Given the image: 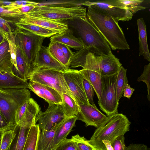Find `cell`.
<instances>
[{
  "label": "cell",
  "mask_w": 150,
  "mask_h": 150,
  "mask_svg": "<svg viewBox=\"0 0 150 150\" xmlns=\"http://www.w3.org/2000/svg\"><path fill=\"white\" fill-rule=\"evenodd\" d=\"M40 130L38 125H32L29 129L23 150H37Z\"/></svg>",
  "instance_id": "30"
},
{
  "label": "cell",
  "mask_w": 150,
  "mask_h": 150,
  "mask_svg": "<svg viewBox=\"0 0 150 150\" xmlns=\"http://www.w3.org/2000/svg\"><path fill=\"white\" fill-rule=\"evenodd\" d=\"M29 84L13 73L0 71V89L29 88Z\"/></svg>",
  "instance_id": "21"
},
{
  "label": "cell",
  "mask_w": 150,
  "mask_h": 150,
  "mask_svg": "<svg viewBox=\"0 0 150 150\" xmlns=\"http://www.w3.org/2000/svg\"><path fill=\"white\" fill-rule=\"evenodd\" d=\"M29 100V99L25 101L16 110L15 115V120L16 124L24 114L28 104Z\"/></svg>",
  "instance_id": "43"
},
{
  "label": "cell",
  "mask_w": 150,
  "mask_h": 150,
  "mask_svg": "<svg viewBox=\"0 0 150 150\" xmlns=\"http://www.w3.org/2000/svg\"><path fill=\"white\" fill-rule=\"evenodd\" d=\"M36 124L35 120L23 116L13 129L15 135L7 150H23L30 128Z\"/></svg>",
  "instance_id": "15"
},
{
  "label": "cell",
  "mask_w": 150,
  "mask_h": 150,
  "mask_svg": "<svg viewBox=\"0 0 150 150\" xmlns=\"http://www.w3.org/2000/svg\"><path fill=\"white\" fill-rule=\"evenodd\" d=\"M71 139L76 143V150H98L89 143L88 140L78 134L72 136Z\"/></svg>",
  "instance_id": "34"
},
{
  "label": "cell",
  "mask_w": 150,
  "mask_h": 150,
  "mask_svg": "<svg viewBox=\"0 0 150 150\" xmlns=\"http://www.w3.org/2000/svg\"><path fill=\"white\" fill-rule=\"evenodd\" d=\"M111 145L113 150H126L127 147L125 144L124 135L117 137Z\"/></svg>",
  "instance_id": "42"
},
{
  "label": "cell",
  "mask_w": 150,
  "mask_h": 150,
  "mask_svg": "<svg viewBox=\"0 0 150 150\" xmlns=\"http://www.w3.org/2000/svg\"><path fill=\"white\" fill-rule=\"evenodd\" d=\"M75 142L72 139L66 138L60 142L54 150H76Z\"/></svg>",
  "instance_id": "40"
},
{
  "label": "cell",
  "mask_w": 150,
  "mask_h": 150,
  "mask_svg": "<svg viewBox=\"0 0 150 150\" xmlns=\"http://www.w3.org/2000/svg\"><path fill=\"white\" fill-rule=\"evenodd\" d=\"M131 122L125 115L118 113L109 116L95 130L88 142L98 150H106L102 141L111 145L118 137L129 131Z\"/></svg>",
  "instance_id": "3"
},
{
  "label": "cell",
  "mask_w": 150,
  "mask_h": 150,
  "mask_svg": "<svg viewBox=\"0 0 150 150\" xmlns=\"http://www.w3.org/2000/svg\"><path fill=\"white\" fill-rule=\"evenodd\" d=\"M86 9L81 5L71 7L37 6L25 14L42 16L50 19L67 21L86 16Z\"/></svg>",
  "instance_id": "6"
},
{
  "label": "cell",
  "mask_w": 150,
  "mask_h": 150,
  "mask_svg": "<svg viewBox=\"0 0 150 150\" xmlns=\"http://www.w3.org/2000/svg\"><path fill=\"white\" fill-rule=\"evenodd\" d=\"M47 47L50 54L57 60L69 68V61L65 57L57 42L50 40Z\"/></svg>",
  "instance_id": "31"
},
{
  "label": "cell",
  "mask_w": 150,
  "mask_h": 150,
  "mask_svg": "<svg viewBox=\"0 0 150 150\" xmlns=\"http://www.w3.org/2000/svg\"><path fill=\"white\" fill-rule=\"evenodd\" d=\"M11 25H16L9 23L0 17V33L6 38L15 33L16 29L12 27Z\"/></svg>",
  "instance_id": "37"
},
{
  "label": "cell",
  "mask_w": 150,
  "mask_h": 150,
  "mask_svg": "<svg viewBox=\"0 0 150 150\" xmlns=\"http://www.w3.org/2000/svg\"><path fill=\"white\" fill-rule=\"evenodd\" d=\"M82 5L91 6L111 17L117 22L131 20L133 14L125 7L119 0H105L94 1H85Z\"/></svg>",
  "instance_id": "9"
},
{
  "label": "cell",
  "mask_w": 150,
  "mask_h": 150,
  "mask_svg": "<svg viewBox=\"0 0 150 150\" xmlns=\"http://www.w3.org/2000/svg\"><path fill=\"white\" fill-rule=\"evenodd\" d=\"M126 150H150V149L144 144H131L126 147Z\"/></svg>",
  "instance_id": "46"
},
{
  "label": "cell",
  "mask_w": 150,
  "mask_h": 150,
  "mask_svg": "<svg viewBox=\"0 0 150 150\" xmlns=\"http://www.w3.org/2000/svg\"><path fill=\"white\" fill-rule=\"evenodd\" d=\"M11 6L16 7L14 1L0 0V7H5Z\"/></svg>",
  "instance_id": "50"
},
{
  "label": "cell",
  "mask_w": 150,
  "mask_h": 150,
  "mask_svg": "<svg viewBox=\"0 0 150 150\" xmlns=\"http://www.w3.org/2000/svg\"><path fill=\"white\" fill-rule=\"evenodd\" d=\"M4 38V36L0 33V44L3 41Z\"/></svg>",
  "instance_id": "52"
},
{
  "label": "cell",
  "mask_w": 150,
  "mask_h": 150,
  "mask_svg": "<svg viewBox=\"0 0 150 150\" xmlns=\"http://www.w3.org/2000/svg\"><path fill=\"white\" fill-rule=\"evenodd\" d=\"M1 139H0V147L1 143Z\"/></svg>",
  "instance_id": "55"
},
{
  "label": "cell",
  "mask_w": 150,
  "mask_h": 150,
  "mask_svg": "<svg viewBox=\"0 0 150 150\" xmlns=\"http://www.w3.org/2000/svg\"><path fill=\"white\" fill-rule=\"evenodd\" d=\"M91 47L86 46L77 51L73 52L69 61V68L84 67L86 60V56L90 52Z\"/></svg>",
  "instance_id": "29"
},
{
  "label": "cell",
  "mask_w": 150,
  "mask_h": 150,
  "mask_svg": "<svg viewBox=\"0 0 150 150\" xmlns=\"http://www.w3.org/2000/svg\"><path fill=\"white\" fill-rule=\"evenodd\" d=\"M15 135L13 129L6 131L2 133L0 150H7Z\"/></svg>",
  "instance_id": "36"
},
{
  "label": "cell",
  "mask_w": 150,
  "mask_h": 150,
  "mask_svg": "<svg viewBox=\"0 0 150 150\" xmlns=\"http://www.w3.org/2000/svg\"><path fill=\"white\" fill-rule=\"evenodd\" d=\"M102 76L112 75L117 73L122 66L119 59L111 51L106 55L98 56Z\"/></svg>",
  "instance_id": "18"
},
{
  "label": "cell",
  "mask_w": 150,
  "mask_h": 150,
  "mask_svg": "<svg viewBox=\"0 0 150 150\" xmlns=\"http://www.w3.org/2000/svg\"><path fill=\"white\" fill-rule=\"evenodd\" d=\"M12 129L0 111V134Z\"/></svg>",
  "instance_id": "44"
},
{
  "label": "cell",
  "mask_w": 150,
  "mask_h": 150,
  "mask_svg": "<svg viewBox=\"0 0 150 150\" xmlns=\"http://www.w3.org/2000/svg\"><path fill=\"white\" fill-rule=\"evenodd\" d=\"M4 89H0V91H3Z\"/></svg>",
  "instance_id": "53"
},
{
  "label": "cell",
  "mask_w": 150,
  "mask_h": 150,
  "mask_svg": "<svg viewBox=\"0 0 150 150\" xmlns=\"http://www.w3.org/2000/svg\"><path fill=\"white\" fill-rule=\"evenodd\" d=\"M61 107L65 118L76 116L79 111V105L75 100L68 95H61Z\"/></svg>",
  "instance_id": "24"
},
{
  "label": "cell",
  "mask_w": 150,
  "mask_h": 150,
  "mask_svg": "<svg viewBox=\"0 0 150 150\" xmlns=\"http://www.w3.org/2000/svg\"><path fill=\"white\" fill-rule=\"evenodd\" d=\"M79 71L83 77L91 84L99 100L101 94L102 76L98 56L89 52L84 67Z\"/></svg>",
  "instance_id": "10"
},
{
  "label": "cell",
  "mask_w": 150,
  "mask_h": 150,
  "mask_svg": "<svg viewBox=\"0 0 150 150\" xmlns=\"http://www.w3.org/2000/svg\"><path fill=\"white\" fill-rule=\"evenodd\" d=\"M88 7L87 19L103 36L111 49L129 50V46L118 22L98 10L91 6Z\"/></svg>",
  "instance_id": "1"
},
{
  "label": "cell",
  "mask_w": 150,
  "mask_h": 150,
  "mask_svg": "<svg viewBox=\"0 0 150 150\" xmlns=\"http://www.w3.org/2000/svg\"><path fill=\"white\" fill-rule=\"evenodd\" d=\"M137 22L139 40V56H142L150 62V54L147 39L146 26L142 18L137 19Z\"/></svg>",
  "instance_id": "22"
},
{
  "label": "cell",
  "mask_w": 150,
  "mask_h": 150,
  "mask_svg": "<svg viewBox=\"0 0 150 150\" xmlns=\"http://www.w3.org/2000/svg\"><path fill=\"white\" fill-rule=\"evenodd\" d=\"M117 73L110 76H102L101 94L98 104L100 109L107 116L118 113L119 101L117 99L116 87Z\"/></svg>",
  "instance_id": "8"
},
{
  "label": "cell",
  "mask_w": 150,
  "mask_h": 150,
  "mask_svg": "<svg viewBox=\"0 0 150 150\" xmlns=\"http://www.w3.org/2000/svg\"><path fill=\"white\" fill-rule=\"evenodd\" d=\"M8 40L9 47L11 62L13 67L16 64V46L15 41V33L12 35L6 38Z\"/></svg>",
  "instance_id": "41"
},
{
  "label": "cell",
  "mask_w": 150,
  "mask_h": 150,
  "mask_svg": "<svg viewBox=\"0 0 150 150\" xmlns=\"http://www.w3.org/2000/svg\"><path fill=\"white\" fill-rule=\"evenodd\" d=\"M84 2L77 0H53L44 1L38 2V6H49L71 7L79 5Z\"/></svg>",
  "instance_id": "33"
},
{
  "label": "cell",
  "mask_w": 150,
  "mask_h": 150,
  "mask_svg": "<svg viewBox=\"0 0 150 150\" xmlns=\"http://www.w3.org/2000/svg\"><path fill=\"white\" fill-rule=\"evenodd\" d=\"M29 84V88L38 96L44 99L48 104H62L61 95L54 89L31 81H30Z\"/></svg>",
  "instance_id": "17"
},
{
  "label": "cell",
  "mask_w": 150,
  "mask_h": 150,
  "mask_svg": "<svg viewBox=\"0 0 150 150\" xmlns=\"http://www.w3.org/2000/svg\"><path fill=\"white\" fill-rule=\"evenodd\" d=\"M29 80L51 87L61 95L62 93L66 94L74 99L62 71L50 69H41L33 72Z\"/></svg>",
  "instance_id": "7"
},
{
  "label": "cell",
  "mask_w": 150,
  "mask_h": 150,
  "mask_svg": "<svg viewBox=\"0 0 150 150\" xmlns=\"http://www.w3.org/2000/svg\"><path fill=\"white\" fill-rule=\"evenodd\" d=\"M69 69L50 54L47 47L42 45L33 64L31 75L41 69H54L64 72Z\"/></svg>",
  "instance_id": "14"
},
{
  "label": "cell",
  "mask_w": 150,
  "mask_h": 150,
  "mask_svg": "<svg viewBox=\"0 0 150 150\" xmlns=\"http://www.w3.org/2000/svg\"><path fill=\"white\" fill-rule=\"evenodd\" d=\"M65 117L61 105L48 104L47 110L42 112L40 110L35 118L40 131L49 130L61 122Z\"/></svg>",
  "instance_id": "12"
},
{
  "label": "cell",
  "mask_w": 150,
  "mask_h": 150,
  "mask_svg": "<svg viewBox=\"0 0 150 150\" xmlns=\"http://www.w3.org/2000/svg\"><path fill=\"white\" fill-rule=\"evenodd\" d=\"M17 8L30 5L38 4V2L29 1H14Z\"/></svg>",
  "instance_id": "49"
},
{
  "label": "cell",
  "mask_w": 150,
  "mask_h": 150,
  "mask_svg": "<svg viewBox=\"0 0 150 150\" xmlns=\"http://www.w3.org/2000/svg\"><path fill=\"white\" fill-rule=\"evenodd\" d=\"M137 80L138 82L143 81L146 84L148 92L147 98L150 101V63L144 66L143 72L138 77Z\"/></svg>",
  "instance_id": "38"
},
{
  "label": "cell",
  "mask_w": 150,
  "mask_h": 150,
  "mask_svg": "<svg viewBox=\"0 0 150 150\" xmlns=\"http://www.w3.org/2000/svg\"><path fill=\"white\" fill-rule=\"evenodd\" d=\"M15 25L18 28L45 38L51 37L58 33L57 32L37 25L19 23L16 24Z\"/></svg>",
  "instance_id": "28"
},
{
  "label": "cell",
  "mask_w": 150,
  "mask_h": 150,
  "mask_svg": "<svg viewBox=\"0 0 150 150\" xmlns=\"http://www.w3.org/2000/svg\"><path fill=\"white\" fill-rule=\"evenodd\" d=\"M83 83L85 92L88 102L91 105L96 108L93 100L94 91L93 87L89 82L84 78Z\"/></svg>",
  "instance_id": "39"
},
{
  "label": "cell",
  "mask_w": 150,
  "mask_h": 150,
  "mask_svg": "<svg viewBox=\"0 0 150 150\" xmlns=\"http://www.w3.org/2000/svg\"><path fill=\"white\" fill-rule=\"evenodd\" d=\"M45 38L18 27L16 30L15 43L19 48L24 59L30 79L33 64Z\"/></svg>",
  "instance_id": "5"
},
{
  "label": "cell",
  "mask_w": 150,
  "mask_h": 150,
  "mask_svg": "<svg viewBox=\"0 0 150 150\" xmlns=\"http://www.w3.org/2000/svg\"><path fill=\"white\" fill-rule=\"evenodd\" d=\"M76 120V116L65 118L57 124L52 141V150H54L60 142L67 138L74 127Z\"/></svg>",
  "instance_id": "19"
},
{
  "label": "cell",
  "mask_w": 150,
  "mask_h": 150,
  "mask_svg": "<svg viewBox=\"0 0 150 150\" xmlns=\"http://www.w3.org/2000/svg\"><path fill=\"white\" fill-rule=\"evenodd\" d=\"M13 67L8 42L4 38L0 44V71L13 73Z\"/></svg>",
  "instance_id": "23"
},
{
  "label": "cell",
  "mask_w": 150,
  "mask_h": 150,
  "mask_svg": "<svg viewBox=\"0 0 150 150\" xmlns=\"http://www.w3.org/2000/svg\"><path fill=\"white\" fill-rule=\"evenodd\" d=\"M2 134H0V139H1Z\"/></svg>",
  "instance_id": "54"
},
{
  "label": "cell",
  "mask_w": 150,
  "mask_h": 150,
  "mask_svg": "<svg viewBox=\"0 0 150 150\" xmlns=\"http://www.w3.org/2000/svg\"><path fill=\"white\" fill-rule=\"evenodd\" d=\"M50 40L64 44L69 47L79 50L86 46L81 39L74 35L69 28L61 33H57L50 37Z\"/></svg>",
  "instance_id": "20"
},
{
  "label": "cell",
  "mask_w": 150,
  "mask_h": 150,
  "mask_svg": "<svg viewBox=\"0 0 150 150\" xmlns=\"http://www.w3.org/2000/svg\"><path fill=\"white\" fill-rule=\"evenodd\" d=\"M57 43L65 57L69 61L70 58L73 55V52L70 48L67 46L61 43Z\"/></svg>",
  "instance_id": "45"
},
{
  "label": "cell",
  "mask_w": 150,
  "mask_h": 150,
  "mask_svg": "<svg viewBox=\"0 0 150 150\" xmlns=\"http://www.w3.org/2000/svg\"><path fill=\"white\" fill-rule=\"evenodd\" d=\"M25 14L21 13L16 7H0V17L13 25L18 23Z\"/></svg>",
  "instance_id": "25"
},
{
  "label": "cell",
  "mask_w": 150,
  "mask_h": 150,
  "mask_svg": "<svg viewBox=\"0 0 150 150\" xmlns=\"http://www.w3.org/2000/svg\"><path fill=\"white\" fill-rule=\"evenodd\" d=\"M119 1L123 4L125 8L132 14L146 8L141 5L144 1L143 0H119Z\"/></svg>",
  "instance_id": "35"
},
{
  "label": "cell",
  "mask_w": 150,
  "mask_h": 150,
  "mask_svg": "<svg viewBox=\"0 0 150 150\" xmlns=\"http://www.w3.org/2000/svg\"><path fill=\"white\" fill-rule=\"evenodd\" d=\"M63 73L65 81L77 104L91 105L85 92L83 77L79 70L69 68Z\"/></svg>",
  "instance_id": "11"
},
{
  "label": "cell",
  "mask_w": 150,
  "mask_h": 150,
  "mask_svg": "<svg viewBox=\"0 0 150 150\" xmlns=\"http://www.w3.org/2000/svg\"><path fill=\"white\" fill-rule=\"evenodd\" d=\"M37 6L38 4L30 5L20 7L17 8L21 13L25 14L31 12Z\"/></svg>",
  "instance_id": "48"
},
{
  "label": "cell",
  "mask_w": 150,
  "mask_h": 150,
  "mask_svg": "<svg viewBox=\"0 0 150 150\" xmlns=\"http://www.w3.org/2000/svg\"><path fill=\"white\" fill-rule=\"evenodd\" d=\"M102 142L105 146L106 150H113L110 142L108 140H104Z\"/></svg>",
  "instance_id": "51"
},
{
  "label": "cell",
  "mask_w": 150,
  "mask_h": 150,
  "mask_svg": "<svg viewBox=\"0 0 150 150\" xmlns=\"http://www.w3.org/2000/svg\"><path fill=\"white\" fill-rule=\"evenodd\" d=\"M30 96L28 88H6L3 91H0V111L11 129L17 125L16 110Z\"/></svg>",
  "instance_id": "4"
},
{
  "label": "cell",
  "mask_w": 150,
  "mask_h": 150,
  "mask_svg": "<svg viewBox=\"0 0 150 150\" xmlns=\"http://www.w3.org/2000/svg\"><path fill=\"white\" fill-rule=\"evenodd\" d=\"M57 125L49 130L40 131L38 142L37 150H52V141Z\"/></svg>",
  "instance_id": "27"
},
{
  "label": "cell",
  "mask_w": 150,
  "mask_h": 150,
  "mask_svg": "<svg viewBox=\"0 0 150 150\" xmlns=\"http://www.w3.org/2000/svg\"><path fill=\"white\" fill-rule=\"evenodd\" d=\"M134 89L130 87L129 83L125 86L123 92V96L129 99L132 96Z\"/></svg>",
  "instance_id": "47"
},
{
  "label": "cell",
  "mask_w": 150,
  "mask_h": 150,
  "mask_svg": "<svg viewBox=\"0 0 150 150\" xmlns=\"http://www.w3.org/2000/svg\"><path fill=\"white\" fill-rule=\"evenodd\" d=\"M127 69L122 66L117 73L116 79V94L117 101L119 102L123 94L126 85L128 83L127 76Z\"/></svg>",
  "instance_id": "32"
},
{
  "label": "cell",
  "mask_w": 150,
  "mask_h": 150,
  "mask_svg": "<svg viewBox=\"0 0 150 150\" xmlns=\"http://www.w3.org/2000/svg\"><path fill=\"white\" fill-rule=\"evenodd\" d=\"M66 21L69 28L75 31L86 46L91 47L90 52L104 56L111 51L107 41L86 16Z\"/></svg>",
  "instance_id": "2"
},
{
  "label": "cell",
  "mask_w": 150,
  "mask_h": 150,
  "mask_svg": "<svg viewBox=\"0 0 150 150\" xmlns=\"http://www.w3.org/2000/svg\"><path fill=\"white\" fill-rule=\"evenodd\" d=\"M79 111L76 116L77 120L84 122L86 126H93L97 128L108 117L97 108L90 105H79Z\"/></svg>",
  "instance_id": "16"
},
{
  "label": "cell",
  "mask_w": 150,
  "mask_h": 150,
  "mask_svg": "<svg viewBox=\"0 0 150 150\" xmlns=\"http://www.w3.org/2000/svg\"><path fill=\"white\" fill-rule=\"evenodd\" d=\"M18 23L38 25L57 32L58 33L63 32L69 28L66 21L53 19L34 15L25 14Z\"/></svg>",
  "instance_id": "13"
},
{
  "label": "cell",
  "mask_w": 150,
  "mask_h": 150,
  "mask_svg": "<svg viewBox=\"0 0 150 150\" xmlns=\"http://www.w3.org/2000/svg\"><path fill=\"white\" fill-rule=\"evenodd\" d=\"M16 46V64L13 67V72L15 75L27 81L28 80H29L30 77L28 73L26 65L19 48L17 45Z\"/></svg>",
  "instance_id": "26"
}]
</instances>
